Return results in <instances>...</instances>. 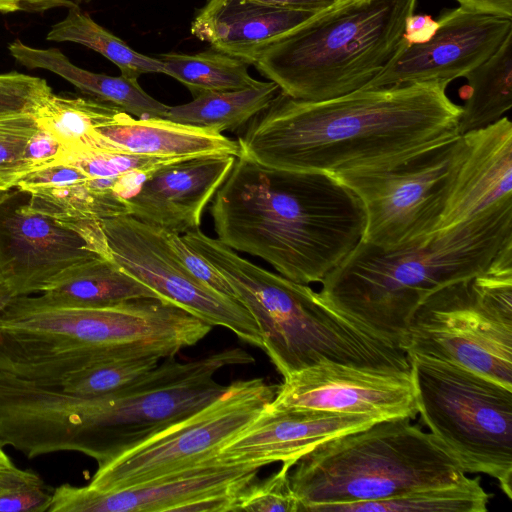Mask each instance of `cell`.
I'll use <instances>...</instances> for the list:
<instances>
[{"label":"cell","mask_w":512,"mask_h":512,"mask_svg":"<svg viewBox=\"0 0 512 512\" xmlns=\"http://www.w3.org/2000/svg\"><path fill=\"white\" fill-rule=\"evenodd\" d=\"M448 81L361 88L320 101L279 93L239 136L240 157L264 167L326 173L395 165L459 135Z\"/></svg>","instance_id":"obj_1"},{"label":"cell","mask_w":512,"mask_h":512,"mask_svg":"<svg viewBox=\"0 0 512 512\" xmlns=\"http://www.w3.org/2000/svg\"><path fill=\"white\" fill-rule=\"evenodd\" d=\"M210 213L217 239L302 284L322 282L362 240L366 224L359 198L333 176L268 168L240 156Z\"/></svg>","instance_id":"obj_2"},{"label":"cell","mask_w":512,"mask_h":512,"mask_svg":"<svg viewBox=\"0 0 512 512\" xmlns=\"http://www.w3.org/2000/svg\"><path fill=\"white\" fill-rule=\"evenodd\" d=\"M510 239L512 206L394 249L360 241L325 276L319 294L402 348L418 306L442 287L481 273Z\"/></svg>","instance_id":"obj_3"},{"label":"cell","mask_w":512,"mask_h":512,"mask_svg":"<svg viewBox=\"0 0 512 512\" xmlns=\"http://www.w3.org/2000/svg\"><path fill=\"white\" fill-rule=\"evenodd\" d=\"M181 237L228 281L260 328L262 350L283 378L326 362L410 370L400 346L331 306L308 284L244 259L200 229Z\"/></svg>","instance_id":"obj_4"},{"label":"cell","mask_w":512,"mask_h":512,"mask_svg":"<svg viewBox=\"0 0 512 512\" xmlns=\"http://www.w3.org/2000/svg\"><path fill=\"white\" fill-rule=\"evenodd\" d=\"M212 328L158 298L82 308L24 295L15 296L0 312V347L63 354L79 369L105 360L175 356L204 339Z\"/></svg>","instance_id":"obj_5"},{"label":"cell","mask_w":512,"mask_h":512,"mask_svg":"<svg viewBox=\"0 0 512 512\" xmlns=\"http://www.w3.org/2000/svg\"><path fill=\"white\" fill-rule=\"evenodd\" d=\"M410 418L381 420L328 440L290 474L300 512L324 505L391 499L469 477L454 455Z\"/></svg>","instance_id":"obj_6"},{"label":"cell","mask_w":512,"mask_h":512,"mask_svg":"<svg viewBox=\"0 0 512 512\" xmlns=\"http://www.w3.org/2000/svg\"><path fill=\"white\" fill-rule=\"evenodd\" d=\"M418 0L341 4L270 45L256 69L286 96L320 101L364 88L403 47Z\"/></svg>","instance_id":"obj_7"},{"label":"cell","mask_w":512,"mask_h":512,"mask_svg":"<svg viewBox=\"0 0 512 512\" xmlns=\"http://www.w3.org/2000/svg\"><path fill=\"white\" fill-rule=\"evenodd\" d=\"M422 422L465 473L497 480L512 499V388L446 361L408 356Z\"/></svg>","instance_id":"obj_8"},{"label":"cell","mask_w":512,"mask_h":512,"mask_svg":"<svg viewBox=\"0 0 512 512\" xmlns=\"http://www.w3.org/2000/svg\"><path fill=\"white\" fill-rule=\"evenodd\" d=\"M253 361L240 348L185 362L171 356L121 390L89 398L81 453L98 466L111 461L223 393L227 386L215 380L221 369Z\"/></svg>","instance_id":"obj_9"},{"label":"cell","mask_w":512,"mask_h":512,"mask_svg":"<svg viewBox=\"0 0 512 512\" xmlns=\"http://www.w3.org/2000/svg\"><path fill=\"white\" fill-rule=\"evenodd\" d=\"M462 150L457 135L386 168L333 176L363 205L361 241L394 249L435 234Z\"/></svg>","instance_id":"obj_10"},{"label":"cell","mask_w":512,"mask_h":512,"mask_svg":"<svg viewBox=\"0 0 512 512\" xmlns=\"http://www.w3.org/2000/svg\"><path fill=\"white\" fill-rule=\"evenodd\" d=\"M278 386L259 377L234 381L206 406L98 466L88 485L124 489L218 455L274 399Z\"/></svg>","instance_id":"obj_11"},{"label":"cell","mask_w":512,"mask_h":512,"mask_svg":"<svg viewBox=\"0 0 512 512\" xmlns=\"http://www.w3.org/2000/svg\"><path fill=\"white\" fill-rule=\"evenodd\" d=\"M472 279L442 287L412 315L402 349L457 364L512 388V317L495 308Z\"/></svg>","instance_id":"obj_12"},{"label":"cell","mask_w":512,"mask_h":512,"mask_svg":"<svg viewBox=\"0 0 512 512\" xmlns=\"http://www.w3.org/2000/svg\"><path fill=\"white\" fill-rule=\"evenodd\" d=\"M101 223L111 258L122 269L161 299L262 349V332L249 311L236 298L195 278L173 252L165 230L131 215L102 219Z\"/></svg>","instance_id":"obj_13"},{"label":"cell","mask_w":512,"mask_h":512,"mask_svg":"<svg viewBox=\"0 0 512 512\" xmlns=\"http://www.w3.org/2000/svg\"><path fill=\"white\" fill-rule=\"evenodd\" d=\"M262 462L218 455L157 479L117 490L64 483L53 489L48 512H184L203 498L239 496L256 481Z\"/></svg>","instance_id":"obj_14"},{"label":"cell","mask_w":512,"mask_h":512,"mask_svg":"<svg viewBox=\"0 0 512 512\" xmlns=\"http://www.w3.org/2000/svg\"><path fill=\"white\" fill-rule=\"evenodd\" d=\"M28 199L18 188L0 193V282L15 296L43 293L68 269L102 257L81 235L33 209Z\"/></svg>","instance_id":"obj_15"},{"label":"cell","mask_w":512,"mask_h":512,"mask_svg":"<svg viewBox=\"0 0 512 512\" xmlns=\"http://www.w3.org/2000/svg\"><path fill=\"white\" fill-rule=\"evenodd\" d=\"M270 405L369 416L413 419L418 414L412 371L335 362L317 364L283 378Z\"/></svg>","instance_id":"obj_16"},{"label":"cell","mask_w":512,"mask_h":512,"mask_svg":"<svg viewBox=\"0 0 512 512\" xmlns=\"http://www.w3.org/2000/svg\"><path fill=\"white\" fill-rule=\"evenodd\" d=\"M437 23L438 28L429 41L413 45L405 41L389 65L366 87L451 82L465 77L489 59L512 33V19L476 13L460 6L444 10Z\"/></svg>","instance_id":"obj_17"},{"label":"cell","mask_w":512,"mask_h":512,"mask_svg":"<svg viewBox=\"0 0 512 512\" xmlns=\"http://www.w3.org/2000/svg\"><path fill=\"white\" fill-rule=\"evenodd\" d=\"M463 150L447 193L437 232L512 206V123L462 134Z\"/></svg>","instance_id":"obj_18"},{"label":"cell","mask_w":512,"mask_h":512,"mask_svg":"<svg viewBox=\"0 0 512 512\" xmlns=\"http://www.w3.org/2000/svg\"><path fill=\"white\" fill-rule=\"evenodd\" d=\"M379 420L369 416L311 409L277 408L268 403L218 453L232 462H297L318 445L361 430Z\"/></svg>","instance_id":"obj_19"},{"label":"cell","mask_w":512,"mask_h":512,"mask_svg":"<svg viewBox=\"0 0 512 512\" xmlns=\"http://www.w3.org/2000/svg\"><path fill=\"white\" fill-rule=\"evenodd\" d=\"M235 158L206 155L158 168L128 201L130 215L179 235L199 229L207 204L226 180Z\"/></svg>","instance_id":"obj_20"},{"label":"cell","mask_w":512,"mask_h":512,"mask_svg":"<svg viewBox=\"0 0 512 512\" xmlns=\"http://www.w3.org/2000/svg\"><path fill=\"white\" fill-rule=\"evenodd\" d=\"M327 11L293 10L256 0H207L191 23V33L254 65L279 38Z\"/></svg>","instance_id":"obj_21"},{"label":"cell","mask_w":512,"mask_h":512,"mask_svg":"<svg viewBox=\"0 0 512 512\" xmlns=\"http://www.w3.org/2000/svg\"><path fill=\"white\" fill-rule=\"evenodd\" d=\"M113 151L159 157L240 156L238 141L213 128L177 123L166 118L137 119L122 111L97 128Z\"/></svg>","instance_id":"obj_22"},{"label":"cell","mask_w":512,"mask_h":512,"mask_svg":"<svg viewBox=\"0 0 512 512\" xmlns=\"http://www.w3.org/2000/svg\"><path fill=\"white\" fill-rule=\"evenodd\" d=\"M13 58L28 69H44L57 74L92 99L110 104L137 119L165 118L168 105L150 96L138 79L109 76L82 69L57 48H35L19 39L8 45Z\"/></svg>","instance_id":"obj_23"},{"label":"cell","mask_w":512,"mask_h":512,"mask_svg":"<svg viewBox=\"0 0 512 512\" xmlns=\"http://www.w3.org/2000/svg\"><path fill=\"white\" fill-rule=\"evenodd\" d=\"M40 296L51 304L82 308L107 307L140 298L161 299L112 258L104 257L68 269Z\"/></svg>","instance_id":"obj_24"},{"label":"cell","mask_w":512,"mask_h":512,"mask_svg":"<svg viewBox=\"0 0 512 512\" xmlns=\"http://www.w3.org/2000/svg\"><path fill=\"white\" fill-rule=\"evenodd\" d=\"M119 108L92 98H68L51 93L32 112L38 127L61 146L58 163L91 151H113L97 128L112 122ZM57 163V164H58Z\"/></svg>","instance_id":"obj_25"},{"label":"cell","mask_w":512,"mask_h":512,"mask_svg":"<svg viewBox=\"0 0 512 512\" xmlns=\"http://www.w3.org/2000/svg\"><path fill=\"white\" fill-rule=\"evenodd\" d=\"M458 121L459 135L485 128L500 120L512 106V33L497 51L469 72Z\"/></svg>","instance_id":"obj_26"},{"label":"cell","mask_w":512,"mask_h":512,"mask_svg":"<svg viewBox=\"0 0 512 512\" xmlns=\"http://www.w3.org/2000/svg\"><path fill=\"white\" fill-rule=\"evenodd\" d=\"M279 91L277 84L267 81L240 90L207 92L188 103L169 106L165 118L219 132L236 130L265 110Z\"/></svg>","instance_id":"obj_27"},{"label":"cell","mask_w":512,"mask_h":512,"mask_svg":"<svg viewBox=\"0 0 512 512\" xmlns=\"http://www.w3.org/2000/svg\"><path fill=\"white\" fill-rule=\"evenodd\" d=\"M166 74L182 83L193 97L207 92L240 90L259 85L246 62L214 48L196 54L164 53L157 56Z\"/></svg>","instance_id":"obj_28"},{"label":"cell","mask_w":512,"mask_h":512,"mask_svg":"<svg viewBox=\"0 0 512 512\" xmlns=\"http://www.w3.org/2000/svg\"><path fill=\"white\" fill-rule=\"evenodd\" d=\"M491 494L479 478L443 487L413 491L400 497L324 505L315 512H486Z\"/></svg>","instance_id":"obj_29"},{"label":"cell","mask_w":512,"mask_h":512,"mask_svg":"<svg viewBox=\"0 0 512 512\" xmlns=\"http://www.w3.org/2000/svg\"><path fill=\"white\" fill-rule=\"evenodd\" d=\"M46 38L86 46L110 60L127 78L138 79L143 74L164 72L163 64L157 57L135 51L96 23L79 6L69 8L66 17L51 27Z\"/></svg>","instance_id":"obj_30"},{"label":"cell","mask_w":512,"mask_h":512,"mask_svg":"<svg viewBox=\"0 0 512 512\" xmlns=\"http://www.w3.org/2000/svg\"><path fill=\"white\" fill-rule=\"evenodd\" d=\"M160 361L158 358L100 361L39 386L86 398L103 397L135 382L154 369Z\"/></svg>","instance_id":"obj_31"},{"label":"cell","mask_w":512,"mask_h":512,"mask_svg":"<svg viewBox=\"0 0 512 512\" xmlns=\"http://www.w3.org/2000/svg\"><path fill=\"white\" fill-rule=\"evenodd\" d=\"M38 130L32 114H0V193L16 188L34 167L24 157L31 136Z\"/></svg>","instance_id":"obj_32"},{"label":"cell","mask_w":512,"mask_h":512,"mask_svg":"<svg viewBox=\"0 0 512 512\" xmlns=\"http://www.w3.org/2000/svg\"><path fill=\"white\" fill-rule=\"evenodd\" d=\"M281 468L263 481H254L238 497L236 511L300 512V502L290 480L296 462H282Z\"/></svg>","instance_id":"obj_33"},{"label":"cell","mask_w":512,"mask_h":512,"mask_svg":"<svg viewBox=\"0 0 512 512\" xmlns=\"http://www.w3.org/2000/svg\"><path fill=\"white\" fill-rule=\"evenodd\" d=\"M185 159L188 158L159 157L117 151H91L68 156L61 163L72 164L89 177H113L138 169H156Z\"/></svg>","instance_id":"obj_34"},{"label":"cell","mask_w":512,"mask_h":512,"mask_svg":"<svg viewBox=\"0 0 512 512\" xmlns=\"http://www.w3.org/2000/svg\"><path fill=\"white\" fill-rule=\"evenodd\" d=\"M51 93L50 86L42 78L18 72L0 74V114H32Z\"/></svg>","instance_id":"obj_35"},{"label":"cell","mask_w":512,"mask_h":512,"mask_svg":"<svg viewBox=\"0 0 512 512\" xmlns=\"http://www.w3.org/2000/svg\"><path fill=\"white\" fill-rule=\"evenodd\" d=\"M166 234L173 252L195 278L219 293L236 298L224 276L203 256L190 248L181 235L168 231Z\"/></svg>","instance_id":"obj_36"},{"label":"cell","mask_w":512,"mask_h":512,"mask_svg":"<svg viewBox=\"0 0 512 512\" xmlns=\"http://www.w3.org/2000/svg\"><path fill=\"white\" fill-rule=\"evenodd\" d=\"M53 489L44 481L0 493V512H48Z\"/></svg>","instance_id":"obj_37"},{"label":"cell","mask_w":512,"mask_h":512,"mask_svg":"<svg viewBox=\"0 0 512 512\" xmlns=\"http://www.w3.org/2000/svg\"><path fill=\"white\" fill-rule=\"evenodd\" d=\"M61 153L62 148L60 144L49 133L38 127V130L27 142L24 157L36 171L49 165L57 164Z\"/></svg>","instance_id":"obj_38"},{"label":"cell","mask_w":512,"mask_h":512,"mask_svg":"<svg viewBox=\"0 0 512 512\" xmlns=\"http://www.w3.org/2000/svg\"><path fill=\"white\" fill-rule=\"evenodd\" d=\"M90 0H0V12L41 13L53 8H72Z\"/></svg>","instance_id":"obj_39"},{"label":"cell","mask_w":512,"mask_h":512,"mask_svg":"<svg viewBox=\"0 0 512 512\" xmlns=\"http://www.w3.org/2000/svg\"><path fill=\"white\" fill-rule=\"evenodd\" d=\"M438 28L437 20L428 14H412L405 21L403 38L407 45L429 41Z\"/></svg>","instance_id":"obj_40"},{"label":"cell","mask_w":512,"mask_h":512,"mask_svg":"<svg viewBox=\"0 0 512 512\" xmlns=\"http://www.w3.org/2000/svg\"><path fill=\"white\" fill-rule=\"evenodd\" d=\"M472 12L512 19V0H455Z\"/></svg>","instance_id":"obj_41"},{"label":"cell","mask_w":512,"mask_h":512,"mask_svg":"<svg viewBox=\"0 0 512 512\" xmlns=\"http://www.w3.org/2000/svg\"><path fill=\"white\" fill-rule=\"evenodd\" d=\"M41 481H43L42 478L31 469H20L16 466L2 469L0 470V493Z\"/></svg>","instance_id":"obj_42"},{"label":"cell","mask_w":512,"mask_h":512,"mask_svg":"<svg viewBox=\"0 0 512 512\" xmlns=\"http://www.w3.org/2000/svg\"><path fill=\"white\" fill-rule=\"evenodd\" d=\"M269 5L293 10L321 12L333 9L351 0H256Z\"/></svg>","instance_id":"obj_43"},{"label":"cell","mask_w":512,"mask_h":512,"mask_svg":"<svg viewBox=\"0 0 512 512\" xmlns=\"http://www.w3.org/2000/svg\"><path fill=\"white\" fill-rule=\"evenodd\" d=\"M14 297V292L4 283L0 282V312Z\"/></svg>","instance_id":"obj_44"},{"label":"cell","mask_w":512,"mask_h":512,"mask_svg":"<svg viewBox=\"0 0 512 512\" xmlns=\"http://www.w3.org/2000/svg\"><path fill=\"white\" fill-rule=\"evenodd\" d=\"M15 466L10 459V457L7 455V453L3 450V448L0 446V470L2 469H8Z\"/></svg>","instance_id":"obj_45"},{"label":"cell","mask_w":512,"mask_h":512,"mask_svg":"<svg viewBox=\"0 0 512 512\" xmlns=\"http://www.w3.org/2000/svg\"><path fill=\"white\" fill-rule=\"evenodd\" d=\"M351 1H354V2H363V1H366V0H351Z\"/></svg>","instance_id":"obj_46"}]
</instances>
